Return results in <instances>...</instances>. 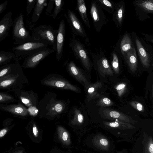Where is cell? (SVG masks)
<instances>
[{"label":"cell","instance_id":"cell-16","mask_svg":"<svg viewBox=\"0 0 153 153\" xmlns=\"http://www.w3.org/2000/svg\"><path fill=\"white\" fill-rule=\"evenodd\" d=\"M99 126L102 129L108 128H115L125 131L136 128L131 124L119 120H103L100 123Z\"/></svg>","mask_w":153,"mask_h":153},{"label":"cell","instance_id":"cell-30","mask_svg":"<svg viewBox=\"0 0 153 153\" xmlns=\"http://www.w3.org/2000/svg\"><path fill=\"white\" fill-rule=\"evenodd\" d=\"M16 77L13 76L7 77L6 76L5 78H1L0 87L1 88H3L8 87L14 83L16 80Z\"/></svg>","mask_w":153,"mask_h":153},{"label":"cell","instance_id":"cell-29","mask_svg":"<svg viewBox=\"0 0 153 153\" xmlns=\"http://www.w3.org/2000/svg\"><path fill=\"white\" fill-rule=\"evenodd\" d=\"M64 4L63 0H55V7L52 14L51 15L53 18L55 19L58 14L63 10V7Z\"/></svg>","mask_w":153,"mask_h":153},{"label":"cell","instance_id":"cell-15","mask_svg":"<svg viewBox=\"0 0 153 153\" xmlns=\"http://www.w3.org/2000/svg\"><path fill=\"white\" fill-rule=\"evenodd\" d=\"M67 69L70 74L76 80L84 84L85 88L89 84L82 71L76 66L73 61H71L68 63Z\"/></svg>","mask_w":153,"mask_h":153},{"label":"cell","instance_id":"cell-46","mask_svg":"<svg viewBox=\"0 0 153 153\" xmlns=\"http://www.w3.org/2000/svg\"><path fill=\"white\" fill-rule=\"evenodd\" d=\"M152 95L153 96V87H152Z\"/></svg>","mask_w":153,"mask_h":153},{"label":"cell","instance_id":"cell-40","mask_svg":"<svg viewBox=\"0 0 153 153\" xmlns=\"http://www.w3.org/2000/svg\"><path fill=\"white\" fill-rule=\"evenodd\" d=\"M64 106L63 105L60 103H57L55 107L56 111L58 113L61 112L63 109Z\"/></svg>","mask_w":153,"mask_h":153},{"label":"cell","instance_id":"cell-22","mask_svg":"<svg viewBox=\"0 0 153 153\" xmlns=\"http://www.w3.org/2000/svg\"><path fill=\"white\" fill-rule=\"evenodd\" d=\"M76 9L84 23L89 29L91 28L90 22L86 13V8L84 0H77Z\"/></svg>","mask_w":153,"mask_h":153},{"label":"cell","instance_id":"cell-10","mask_svg":"<svg viewBox=\"0 0 153 153\" xmlns=\"http://www.w3.org/2000/svg\"><path fill=\"white\" fill-rule=\"evenodd\" d=\"M100 114L102 118L109 121L119 120L133 125L137 123V121L124 113L108 108L103 109Z\"/></svg>","mask_w":153,"mask_h":153},{"label":"cell","instance_id":"cell-32","mask_svg":"<svg viewBox=\"0 0 153 153\" xmlns=\"http://www.w3.org/2000/svg\"><path fill=\"white\" fill-rule=\"evenodd\" d=\"M97 105L101 107H108L113 105V102L109 98L104 97L97 102Z\"/></svg>","mask_w":153,"mask_h":153},{"label":"cell","instance_id":"cell-31","mask_svg":"<svg viewBox=\"0 0 153 153\" xmlns=\"http://www.w3.org/2000/svg\"><path fill=\"white\" fill-rule=\"evenodd\" d=\"M143 153H153V139L150 137L143 149Z\"/></svg>","mask_w":153,"mask_h":153},{"label":"cell","instance_id":"cell-12","mask_svg":"<svg viewBox=\"0 0 153 153\" xmlns=\"http://www.w3.org/2000/svg\"><path fill=\"white\" fill-rule=\"evenodd\" d=\"M58 30L56 58L59 61L62 56L65 35V26L64 19H62L60 22Z\"/></svg>","mask_w":153,"mask_h":153},{"label":"cell","instance_id":"cell-41","mask_svg":"<svg viewBox=\"0 0 153 153\" xmlns=\"http://www.w3.org/2000/svg\"><path fill=\"white\" fill-rule=\"evenodd\" d=\"M33 131L34 136L35 137H37L39 135V132L35 124L33 125Z\"/></svg>","mask_w":153,"mask_h":153},{"label":"cell","instance_id":"cell-27","mask_svg":"<svg viewBox=\"0 0 153 153\" xmlns=\"http://www.w3.org/2000/svg\"><path fill=\"white\" fill-rule=\"evenodd\" d=\"M102 9L110 13H113L116 5V3L108 0H96Z\"/></svg>","mask_w":153,"mask_h":153},{"label":"cell","instance_id":"cell-14","mask_svg":"<svg viewBox=\"0 0 153 153\" xmlns=\"http://www.w3.org/2000/svg\"><path fill=\"white\" fill-rule=\"evenodd\" d=\"M44 84L48 86L61 88L69 90L76 92H80L79 88L67 81L56 78H51L46 80Z\"/></svg>","mask_w":153,"mask_h":153},{"label":"cell","instance_id":"cell-24","mask_svg":"<svg viewBox=\"0 0 153 153\" xmlns=\"http://www.w3.org/2000/svg\"><path fill=\"white\" fill-rule=\"evenodd\" d=\"M1 108L4 110L16 115L22 116L27 114V109L23 106L18 105H7L2 106Z\"/></svg>","mask_w":153,"mask_h":153},{"label":"cell","instance_id":"cell-1","mask_svg":"<svg viewBox=\"0 0 153 153\" xmlns=\"http://www.w3.org/2000/svg\"><path fill=\"white\" fill-rule=\"evenodd\" d=\"M110 134L92 128L78 137L77 146L98 153H115V141Z\"/></svg>","mask_w":153,"mask_h":153},{"label":"cell","instance_id":"cell-20","mask_svg":"<svg viewBox=\"0 0 153 153\" xmlns=\"http://www.w3.org/2000/svg\"><path fill=\"white\" fill-rule=\"evenodd\" d=\"M134 47L130 37L128 33H125L121 39L119 48L121 55L123 56Z\"/></svg>","mask_w":153,"mask_h":153},{"label":"cell","instance_id":"cell-47","mask_svg":"<svg viewBox=\"0 0 153 153\" xmlns=\"http://www.w3.org/2000/svg\"><path fill=\"white\" fill-rule=\"evenodd\" d=\"M153 42V41H152Z\"/></svg>","mask_w":153,"mask_h":153},{"label":"cell","instance_id":"cell-37","mask_svg":"<svg viewBox=\"0 0 153 153\" xmlns=\"http://www.w3.org/2000/svg\"><path fill=\"white\" fill-rule=\"evenodd\" d=\"M54 4H55V0H50L48 4V6L46 9L45 14L47 15H51Z\"/></svg>","mask_w":153,"mask_h":153},{"label":"cell","instance_id":"cell-26","mask_svg":"<svg viewBox=\"0 0 153 153\" xmlns=\"http://www.w3.org/2000/svg\"><path fill=\"white\" fill-rule=\"evenodd\" d=\"M135 3L145 11L153 13V0H138L136 1Z\"/></svg>","mask_w":153,"mask_h":153},{"label":"cell","instance_id":"cell-21","mask_svg":"<svg viewBox=\"0 0 153 153\" xmlns=\"http://www.w3.org/2000/svg\"><path fill=\"white\" fill-rule=\"evenodd\" d=\"M47 0H37L31 18L32 22L36 23L38 20L44 8L47 5Z\"/></svg>","mask_w":153,"mask_h":153},{"label":"cell","instance_id":"cell-44","mask_svg":"<svg viewBox=\"0 0 153 153\" xmlns=\"http://www.w3.org/2000/svg\"><path fill=\"white\" fill-rule=\"evenodd\" d=\"M115 153H127L125 150H123L120 151L116 150Z\"/></svg>","mask_w":153,"mask_h":153},{"label":"cell","instance_id":"cell-5","mask_svg":"<svg viewBox=\"0 0 153 153\" xmlns=\"http://www.w3.org/2000/svg\"><path fill=\"white\" fill-rule=\"evenodd\" d=\"M48 45L44 42L32 41L14 46L12 50L17 62L39 50L48 48Z\"/></svg>","mask_w":153,"mask_h":153},{"label":"cell","instance_id":"cell-11","mask_svg":"<svg viewBox=\"0 0 153 153\" xmlns=\"http://www.w3.org/2000/svg\"><path fill=\"white\" fill-rule=\"evenodd\" d=\"M57 133L59 140L68 149H72L78 145V138H73L70 132L64 127L58 126Z\"/></svg>","mask_w":153,"mask_h":153},{"label":"cell","instance_id":"cell-19","mask_svg":"<svg viewBox=\"0 0 153 153\" xmlns=\"http://www.w3.org/2000/svg\"><path fill=\"white\" fill-rule=\"evenodd\" d=\"M135 42L138 55L142 64L144 67H149L150 66V60L148 54L137 37H136Z\"/></svg>","mask_w":153,"mask_h":153},{"label":"cell","instance_id":"cell-43","mask_svg":"<svg viewBox=\"0 0 153 153\" xmlns=\"http://www.w3.org/2000/svg\"><path fill=\"white\" fill-rule=\"evenodd\" d=\"M22 102L24 103L27 104H28L29 102V100L28 99H22Z\"/></svg>","mask_w":153,"mask_h":153},{"label":"cell","instance_id":"cell-39","mask_svg":"<svg viewBox=\"0 0 153 153\" xmlns=\"http://www.w3.org/2000/svg\"><path fill=\"white\" fill-rule=\"evenodd\" d=\"M8 1H5L2 2L0 4V15L3 13L4 11L5 10Z\"/></svg>","mask_w":153,"mask_h":153},{"label":"cell","instance_id":"cell-8","mask_svg":"<svg viewBox=\"0 0 153 153\" xmlns=\"http://www.w3.org/2000/svg\"><path fill=\"white\" fill-rule=\"evenodd\" d=\"M54 51L53 49L48 48L39 50L25 57L22 66L25 68H34L42 60Z\"/></svg>","mask_w":153,"mask_h":153},{"label":"cell","instance_id":"cell-25","mask_svg":"<svg viewBox=\"0 0 153 153\" xmlns=\"http://www.w3.org/2000/svg\"><path fill=\"white\" fill-rule=\"evenodd\" d=\"M12 59L16 62V55L14 52L10 51L6 52L2 50L0 51V65L7 64Z\"/></svg>","mask_w":153,"mask_h":153},{"label":"cell","instance_id":"cell-7","mask_svg":"<svg viewBox=\"0 0 153 153\" xmlns=\"http://www.w3.org/2000/svg\"><path fill=\"white\" fill-rule=\"evenodd\" d=\"M93 65L103 77L113 76L114 72L109 63L103 52L100 50L97 53H92Z\"/></svg>","mask_w":153,"mask_h":153},{"label":"cell","instance_id":"cell-35","mask_svg":"<svg viewBox=\"0 0 153 153\" xmlns=\"http://www.w3.org/2000/svg\"><path fill=\"white\" fill-rule=\"evenodd\" d=\"M37 1V0H28L26 1V11L27 16L30 14L33 9L34 8Z\"/></svg>","mask_w":153,"mask_h":153},{"label":"cell","instance_id":"cell-33","mask_svg":"<svg viewBox=\"0 0 153 153\" xmlns=\"http://www.w3.org/2000/svg\"><path fill=\"white\" fill-rule=\"evenodd\" d=\"M126 87V84L124 83H120L115 87V88L119 97H121L124 94Z\"/></svg>","mask_w":153,"mask_h":153},{"label":"cell","instance_id":"cell-36","mask_svg":"<svg viewBox=\"0 0 153 153\" xmlns=\"http://www.w3.org/2000/svg\"><path fill=\"white\" fill-rule=\"evenodd\" d=\"M130 104L134 109L138 111L143 112L144 110V106L141 103L136 101H132Z\"/></svg>","mask_w":153,"mask_h":153},{"label":"cell","instance_id":"cell-18","mask_svg":"<svg viewBox=\"0 0 153 153\" xmlns=\"http://www.w3.org/2000/svg\"><path fill=\"white\" fill-rule=\"evenodd\" d=\"M123 57L131 70L134 72L137 67V59L135 47L128 51Z\"/></svg>","mask_w":153,"mask_h":153},{"label":"cell","instance_id":"cell-34","mask_svg":"<svg viewBox=\"0 0 153 153\" xmlns=\"http://www.w3.org/2000/svg\"><path fill=\"white\" fill-rule=\"evenodd\" d=\"M69 153H98L82 148L78 146L70 149Z\"/></svg>","mask_w":153,"mask_h":153},{"label":"cell","instance_id":"cell-4","mask_svg":"<svg viewBox=\"0 0 153 153\" xmlns=\"http://www.w3.org/2000/svg\"><path fill=\"white\" fill-rule=\"evenodd\" d=\"M69 45L75 58L80 61L87 71H91L93 63L89 57L85 45L74 38L71 39Z\"/></svg>","mask_w":153,"mask_h":153},{"label":"cell","instance_id":"cell-45","mask_svg":"<svg viewBox=\"0 0 153 153\" xmlns=\"http://www.w3.org/2000/svg\"><path fill=\"white\" fill-rule=\"evenodd\" d=\"M23 150H19L18 151L15 152L13 153H23Z\"/></svg>","mask_w":153,"mask_h":153},{"label":"cell","instance_id":"cell-2","mask_svg":"<svg viewBox=\"0 0 153 153\" xmlns=\"http://www.w3.org/2000/svg\"><path fill=\"white\" fill-rule=\"evenodd\" d=\"M31 36L33 41L45 42L56 51V39L58 30L50 25H40L31 29Z\"/></svg>","mask_w":153,"mask_h":153},{"label":"cell","instance_id":"cell-42","mask_svg":"<svg viewBox=\"0 0 153 153\" xmlns=\"http://www.w3.org/2000/svg\"><path fill=\"white\" fill-rule=\"evenodd\" d=\"M7 131V128H4L0 131V137L1 138L4 136Z\"/></svg>","mask_w":153,"mask_h":153},{"label":"cell","instance_id":"cell-17","mask_svg":"<svg viewBox=\"0 0 153 153\" xmlns=\"http://www.w3.org/2000/svg\"><path fill=\"white\" fill-rule=\"evenodd\" d=\"M125 3L121 1L116 3L115 10L113 13L112 21L117 27L122 26L125 13Z\"/></svg>","mask_w":153,"mask_h":153},{"label":"cell","instance_id":"cell-23","mask_svg":"<svg viewBox=\"0 0 153 153\" xmlns=\"http://www.w3.org/2000/svg\"><path fill=\"white\" fill-rule=\"evenodd\" d=\"M101 82L97 81L91 84H89L85 88L86 90L87 99L90 100L97 97L98 94L99 89L102 87Z\"/></svg>","mask_w":153,"mask_h":153},{"label":"cell","instance_id":"cell-38","mask_svg":"<svg viewBox=\"0 0 153 153\" xmlns=\"http://www.w3.org/2000/svg\"><path fill=\"white\" fill-rule=\"evenodd\" d=\"M13 99V98L9 95L1 92L0 93V101L1 102H5Z\"/></svg>","mask_w":153,"mask_h":153},{"label":"cell","instance_id":"cell-9","mask_svg":"<svg viewBox=\"0 0 153 153\" xmlns=\"http://www.w3.org/2000/svg\"><path fill=\"white\" fill-rule=\"evenodd\" d=\"M64 15L74 34L88 41V39L81 22L74 11L69 9Z\"/></svg>","mask_w":153,"mask_h":153},{"label":"cell","instance_id":"cell-3","mask_svg":"<svg viewBox=\"0 0 153 153\" xmlns=\"http://www.w3.org/2000/svg\"><path fill=\"white\" fill-rule=\"evenodd\" d=\"M12 27V38L14 44L19 45L33 41L25 27L22 13H20L14 19Z\"/></svg>","mask_w":153,"mask_h":153},{"label":"cell","instance_id":"cell-28","mask_svg":"<svg viewBox=\"0 0 153 153\" xmlns=\"http://www.w3.org/2000/svg\"><path fill=\"white\" fill-rule=\"evenodd\" d=\"M119 57L118 53L115 50L112 52L111 55V67L116 74L120 72Z\"/></svg>","mask_w":153,"mask_h":153},{"label":"cell","instance_id":"cell-6","mask_svg":"<svg viewBox=\"0 0 153 153\" xmlns=\"http://www.w3.org/2000/svg\"><path fill=\"white\" fill-rule=\"evenodd\" d=\"M90 13L96 31L100 32L102 27L107 24L108 19L96 0L91 1Z\"/></svg>","mask_w":153,"mask_h":153},{"label":"cell","instance_id":"cell-13","mask_svg":"<svg viewBox=\"0 0 153 153\" xmlns=\"http://www.w3.org/2000/svg\"><path fill=\"white\" fill-rule=\"evenodd\" d=\"M14 23L12 13L10 12L7 13L0 21V42H1L9 34L11 27Z\"/></svg>","mask_w":153,"mask_h":153}]
</instances>
